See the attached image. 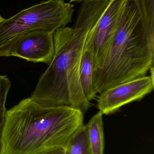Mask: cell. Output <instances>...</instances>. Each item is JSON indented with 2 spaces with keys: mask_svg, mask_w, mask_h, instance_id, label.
I'll list each match as a JSON object with an SVG mask.
<instances>
[{
  "mask_svg": "<svg viewBox=\"0 0 154 154\" xmlns=\"http://www.w3.org/2000/svg\"><path fill=\"white\" fill-rule=\"evenodd\" d=\"M109 1H84L73 27L60 28L53 32V59L40 77L31 98L43 105L69 106L83 114L91 106L80 85V62L86 40Z\"/></svg>",
  "mask_w": 154,
  "mask_h": 154,
  "instance_id": "6da1fadb",
  "label": "cell"
},
{
  "mask_svg": "<svg viewBox=\"0 0 154 154\" xmlns=\"http://www.w3.org/2000/svg\"><path fill=\"white\" fill-rule=\"evenodd\" d=\"M84 114L66 105H43L30 97L7 110L2 154H39L65 148L82 126Z\"/></svg>",
  "mask_w": 154,
  "mask_h": 154,
  "instance_id": "7a4b0ae2",
  "label": "cell"
},
{
  "mask_svg": "<svg viewBox=\"0 0 154 154\" xmlns=\"http://www.w3.org/2000/svg\"><path fill=\"white\" fill-rule=\"evenodd\" d=\"M154 31L146 27L138 0H128L119 27L94 68L96 94L144 76L154 68Z\"/></svg>",
  "mask_w": 154,
  "mask_h": 154,
  "instance_id": "3957f363",
  "label": "cell"
},
{
  "mask_svg": "<svg viewBox=\"0 0 154 154\" xmlns=\"http://www.w3.org/2000/svg\"><path fill=\"white\" fill-rule=\"evenodd\" d=\"M74 5L64 0H47L20 11L0 22V57H10L15 42L36 30L54 32L72 21Z\"/></svg>",
  "mask_w": 154,
  "mask_h": 154,
  "instance_id": "277c9868",
  "label": "cell"
},
{
  "mask_svg": "<svg viewBox=\"0 0 154 154\" xmlns=\"http://www.w3.org/2000/svg\"><path fill=\"white\" fill-rule=\"evenodd\" d=\"M151 75L139 77L113 86L99 94L98 108L103 115H109L119 111L120 108L134 101H139L154 88V68Z\"/></svg>",
  "mask_w": 154,
  "mask_h": 154,
  "instance_id": "5b68a950",
  "label": "cell"
},
{
  "mask_svg": "<svg viewBox=\"0 0 154 154\" xmlns=\"http://www.w3.org/2000/svg\"><path fill=\"white\" fill-rule=\"evenodd\" d=\"M128 0H110L98 23L86 40L85 48L90 50L94 69L115 34Z\"/></svg>",
  "mask_w": 154,
  "mask_h": 154,
  "instance_id": "8992f818",
  "label": "cell"
},
{
  "mask_svg": "<svg viewBox=\"0 0 154 154\" xmlns=\"http://www.w3.org/2000/svg\"><path fill=\"white\" fill-rule=\"evenodd\" d=\"M53 32L39 29L26 33L13 46L10 57H18L33 63L42 62L49 66L54 54Z\"/></svg>",
  "mask_w": 154,
  "mask_h": 154,
  "instance_id": "52a82bcc",
  "label": "cell"
},
{
  "mask_svg": "<svg viewBox=\"0 0 154 154\" xmlns=\"http://www.w3.org/2000/svg\"><path fill=\"white\" fill-rule=\"evenodd\" d=\"M94 65L91 52L89 49H83L79 65V79L84 96L90 101L97 97L93 85Z\"/></svg>",
  "mask_w": 154,
  "mask_h": 154,
  "instance_id": "ba28073f",
  "label": "cell"
},
{
  "mask_svg": "<svg viewBox=\"0 0 154 154\" xmlns=\"http://www.w3.org/2000/svg\"><path fill=\"white\" fill-rule=\"evenodd\" d=\"M103 116L102 112L99 111L86 125L91 154H104L105 137Z\"/></svg>",
  "mask_w": 154,
  "mask_h": 154,
  "instance_id": "9c48e42d",
  "label": "cell"
},
{
  "mask_svg": "<svg viewBox=\"0 0 154 154\" xmlns=\"http://www.w3.org/2000/svg\"><path fill=\"white\" fill-rule=\"evenodd\" d=\"M65 154H91L86 125L80 127L70 138L65 146Z\"/></svg>",
  "mask_w": 154,
  "mask_h": 154,
  "instance_id": "30bf717a",
  "label": "cell"
},
{
  "mask_svg": "<svg viewBox=\"0 0 154 154\" xmlns=\"http://www.w3.org/2000/svg\"><path fill=\"white\" fill-rule=\"evenodd\" d=\"M11 82L7 75H0V154H2V139L7 116L6 100Z\"/></svg>",
  "mask_w": 154,
  "mask_h": 154,
  "instance_id": "8fae6325",
  "label": "cell"
},
{
  "mask_svg": "<svg viewBox=\"0 0 154 154\" xmlns=\"http://www.w3.org/2000/svg\"><path fill=\"white\" fill-rule=\"evenodd\" d=\"M146 27L154 30V0H138Z\"/></svg>",
  "mask_w": 154,
  "mask_h": 154,
  "instance_id": "7c38bea8",
  "label": "cell"
},
{
  "mask_svg": "<svg viewBox=\"0 0 154 154\" xmlns=\"http://www.w3.org/2000/svg\"><path fill=\"white\" fill-rule=\"evenodd\" d=\"M39 154H65V148L57 147L46 150Z\"/></svg>",
  "mask_w": 154,
  "mask_h": 154,
  "instance_id": "4fadbf2b",
  "label": "cell"
},
{
  "mask_svg": "<svg viewBox=\"0 0 154 154\" xmlns=\"http://www.w3.org/2000/svg\"><path fill=\"white\" fill-rule=\"evenodd\" d=\"M86 0H70V2H83Z\"/></svg>",
  "mask_w": 154,
  "mask_h": 154,
  "instance_id": "5bb4252c",
  "label": "cell"
},
{
  "mask_svg": "<svg viewBox=\"0 0 154 154\" xmlns=\"http://www.w3.org/2000/svg\"><path fill=\"white\" fill-rule=\"evenodd\" d=\"M4 18H3V17L0 15V22H1L3 20H4Z\"/></svg>",
  "mask_w": 154,
  "mask_h": 154,
  "instance_id": "9a60e30c",
  "label": "cell"
}]
</instances>
